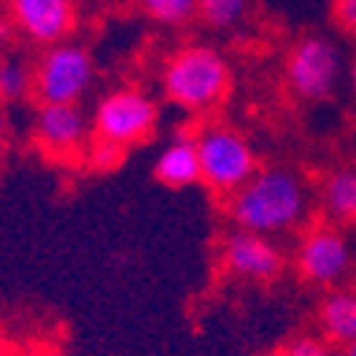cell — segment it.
Instances as JSON below:
<instances>
[{
  "instance_id": "cell-1",
  "label": "cell",
  "mask_w": 356,
  "mask_h": 356,
  "mask_svg": "<svg viewBox=\"0 0 356 356\" xmlns=\"http://www.w3.org/2000/svg\"><path fill=\"white\" fill-rule=\"evenodd\" d=\"M311 211V191L296 171L265 165L228 197V217L236 228L262 236L296 231Z\"/></svg>"
},
{
  "instance_id": "cell-2",
  "label": "cell",
  "mask_w": 356,
  "mask_h": 356,
  "mask_svg": "<svg viewBox=\"0 0 356 356\" xmlns=\"http://www.w3.org/2000/svg\"><path fill=\"white\" fill-rule=\"evenodd\" d=\"M234 72L228 57L209 43H186L174 49L160 69L163 97L180 111L209 114L231 95Z\"/></svg>"
},
{
  "instance_id": "cell-3",
  "label": "cell",
  "mask_w": 356,
  "mask_h": 356,
  "mask_svg": "<svg viewBox=\"0 0 356 356\" xmlns=\"http://www.w3.org/2000/svg\"><path fill=\"white\" fill-rule=\"evenodd\" d=\"M194 143L200 157V183L214 194L231 197L259 168L254 143L228 123H202L194 131Z\"/></svg>"
},
{
  "instance_id": "cell-4",
  "label": "cell",
  "mask_w": 356,
  "mask_h": 356,
  "mask_svg": "<svg viewBox=\"0 0 356 356\" xmlns=\"http://www.w3.org/2000/svg\"><path fill=\"white\" fill-rule=\"evenodd\" d=\"M97 80V60L88 46L63 40L46 46L32 69V92L43 103H83Z\"/></svg>"
},
{
  "instance_id": "cell-5",
  "label": "cell",
  "mask_w": 356,
  "mask_h": 356,
  "mask_svg": "<svg viewBox=\"0 0 356 356\" xmlns=\"http://www.w3.org/2000/svg\"><path fill=\"white\" fill-rule=\"evenodd\" d=\"M160 106L157 100L140 86H117L106 92L92 111V131L100 140L123 145L126 152L131 145L145 143L157 131Z\"/></svg>"
},
{
  "instance_id": "cell-6",
  "label": "cell",
  "mask_w": 356,
  "mask_h": 356,
  "mask_svg": "<svg viewBox=\"0 0 356 356\" xmlns=\"http://www.w3.org/2000/svg\"><path fill=\"white\" fill-rule=\"evenodd\" d=\"M342 77V54L339 46L325 35L300 38L285 57V83L288 92L302 103L328 100L337 92Z\"/></svg>"
},
{
  "instance_id": "cell-7",
  "label": "cell",
  "mask_w": 356,
  "mask_h": 356,
  "mask_svg": "<svg viewBox=\"0 0 356 356\" xmlns=\"http://www.w3.org/2000/svg\"><path fill=\"white\" fill-rule=\"evenodd\" d=\"M296 271L308 285L339 288L353 271V245L334 225H314L296 245Z\"/></svg>"
},
{
  "instance_id": "cell-8",
  "label": "cell",
  "mask_w": 356,
  "mask_h": 356,
  "mask_svg": "<svg viewBox=\"0 0 356 356\" xmlns=\"http://www.w3.org/2000/svg\"><path fill=\"white\" fill-rule=\"evenodd\" d=\"M225 274L243 282H274L285 268V254L274 236L234 228L220 248Z\"/></svg>"
},
{
  "instance_id": "cell-9",
  "label": "cell",
  "mask_w": 356,
  "mask_h": 356,
  "mask_svg": "<svg viewBox=\"0 0 356 356\" xmlns=\"http://www.w3.org/2000/svg\"><path fill=\"white\" fill-rule=\"evenodd\" d=\"M15 32L35 46H54L77 29V0H6Z\"/></svg>"
},
{
  "instance_id": "cell-10",
  "label": "cell",
  "mask_w": 356,
  "mask_h": 356,
  "mask_svg": "<svg viewBox=\"0 0 356 356\" xmlns=\"http://www.w3.org/2000/svg\"><path fill=\"white\" fill-rule=\"evenodd\" d=\"M35 143L51 157H80L92 143V120L80 103H43L32 126Z\"/></svg>"
},
{
  "instance_id": "cell-11",
  "label": "cell",
  "mask_w": 356,
  "mask_h": 356,
  "mask_svg": "<svg viewBox=\"0 0 356 356\" xmlns=\"http://www.w3.org/2000/svg\"><path fill=\"white\" fill-rule=\"evenodd\" d=\"M154 177L165 188H188L200 183V157L194 131L171 137L154 160Z\"/></svg>"
},
{
  "instance_id": "cell-12",
  "label": "cell",
  "mask_w": 356,
  "mask_h": 356,
  "mask_svg": "<svg viewBox=\"0 0 356 356\" xmlns=\"http://www.w3.org/2000/svg\"><path fill=\"white\" fill-rule=\"evenodd\" d=\"M319 337H325L334 348H345L356 342V291L353 288H331L319 302Z\"/></svg>"
},
{
  "instance_id": "cell-13",
  "label": "cell",
  "mask_w": 356,
  "mask_h": 356,
  "mask_svg": "<svg viewBox=\"0 0 356 356\" xmlns=\"http://www.w3.org/2000/svg\"><path fill=\"white\" fill-rule=\"evenodd\" d=\"M322 211L334 222H356V168L342 165L325 174L319 186Z\"/></svg>"
},
{
  "instance_id": "cell-14",
  "label": "cell",
  "mask_w": 356,
  "mask_h": 356,
  "mask_svg": "<svg viewBox=\"0 0 356 356\" xmlns=\"http://www.w3.org/2000/svg\"><path fill=\"white\" fill-rule=\"evenodd\" d=\"M134 3L163 29H183L197 17V0H134Z\"/></svg>"
},
{
  "instance_id": "cell-15",
  "label": "cell",
  "mask_w": 356,
  "mask_h": 356,
  "mask_svg": "<svg viewBox=\"0 0 356 356\" xmlns=\"http://www.w3.org/2000/svg\"><path fill=\"white\" fill-rule=\"evenodd\" d=\"M248 12V0H197V17L217 32L234 29Z\"/></svg>"
},
{
  "instance_id": "cell-16",
  "label": "cell",
  "mask_w": 356,
  "mask_h": 356,
  "mask_svg": "<svg viewBox=\"0 0 356 356\" xmlns=\"http://www.w3.org/2000/svg\"><path fill=\"white\" fill-rule=\"evenodd\" d=\"M32 92V72L17 57H0V103H17Z\"/></svg>"
},
{
  "instance_id": "cell-17",
  "label": "cell",
  "mask_w": 356,
  "mask_h": 356,
  "mask_svg": "<svg viewBox=\"0 0 356 356\" xmlns=\"http://www.w3.org/2000/svg\"><path fill=\"white\" fill-rule=\"evenodd\" d=\"M123 157H126L123 145H114V143L100 140V137H92V143H88L86 152H83V160L92 171H111L123 163Z\"/></svg>"
},
{
  "instance_id": "cell-18",
  "label": "cell",
  "mask_w": 356,
  "mask_h": 356,
  "mask_svg": "<svg viewBox=\"0 0 356 356\" xmlns=\"http://www.w3.org/2000/svg\"><path fill=\"white\" fill-rule=\"evenodd\" d=\"M274 356H339V350L328 339H325V337L302 334V337L285 342Z\"/></svg>"
},
{
  "instance_id": "cell-19",
  "label": "cell",
  "mask_w": 356,
  "mask_h": 356,
  "mask_svg": "<svg viewBox=\"0 0 356 356\" xmlns=\"http://www.w3.org/2000/svg\"><path fill=\"white\" fill-rule=\"evenodd\" d=\"M334 17L348 35H356V0H334Z\"/></svg>"
},
{
  "instance_id": "cell-20",
  "label": "cell",
  "mask_w": 356,
  "mask_h": 356,
  "mask_svg": "<svg viewBox=\"0 0 356 356\" xmlns=\"http://www.w3.org/2000/svg\"><path fill=\"white\" fill-rule=\"evenodd\" d=\"M15 26H12V20H9V15H0V51L3 49H9L12 46V40H15Z\"/></svg>"
},
{
  "instance_id": "cell-21",
  "label": "cell",
  "mask_w": 356,
  "mask_h": 356,
  "mask_svg": "<svg viewBox=\"0 0 356 356\" xmlns=\"http://www.w3.org/2000/svg\"><path fill=\"white\" fill-rule=\"evenodd\" d=\"M348 77H350V86H353V92H356V54H353V60H350V69H348Z\"/></svg>"
},
{
  "instance_id": "cell-22",
  "label": "cell",
  "mask_w": 356,
  "mask_h": 356,
  "mask_svg": "<svg viewBox=\"0 0 356 356\" xmlns=\"http://www.w3.org/2000/svg\"><path fill=\"white\" fill-rule=\"evenodd\" d=\"M339 356H356V342H350V345H345V348L339 350Z\"/></svg>"
}]
</instances>
